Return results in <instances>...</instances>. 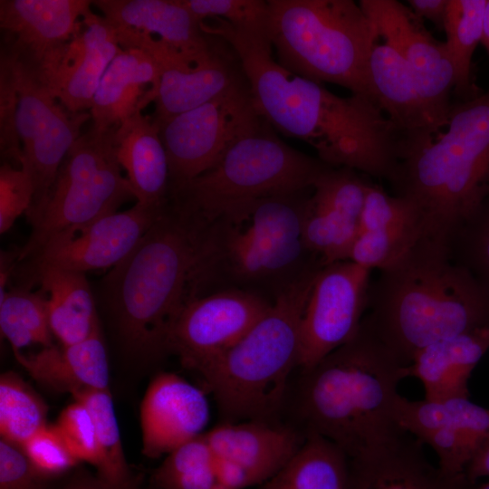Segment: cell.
<instances>
[{
    "mask_svg": "<svg viewBox=\"0 0 489 489\" xmlns=\"http://www.w3.org/2000/svg\"><path fill=\"white\" fill-rule=\"evenodd\" d=\"M0 330L14 354L34 344L53 345L44 293L26 288L7 291L0 299Z\"/></svg>",
    "mask_w": 489,
    "mask_h": 489,
    "instance_id": "34",
    "label": "cell"
},
{
    "mask_svg": "<svg viewBox=\"0 0 489 489\" xmlns=\"http://www.w3.org/2000/svg\"><path fill=\"white\" fill-rule=\"evenodd\" d=\"M273 302L238 289L197 297L183 308L175 321L168 340V354L199 373L243 338Z\"/></svg>",
    "mask_w": 489,
    "mask_h": 489,
    "instance_id": "15",
    "label": "cell"
},
{
    "mask_svg": "<svg viewBox=\"0 0 489 489\" xmlns=\"http://www.w3.org/2000/svg\"><path fill=\"white\" fill-rule=\"evenodd\" d=\"M446 126L406 152L388 181L417 209L424 236L446 244L489 197V89L452 104Z\"/></svg>",
    "mask_w": 489,
    "mask_h": 489,
    "instance_id": "5",
    "label": "cell"
},
{
    "mask_svg": "<svg viewBox=\"0 0 489 489\" xmlns=\"http://www.w3.org/2000/svg\"><path fill=\"white\" fill-rule=\"evenodd\" d=\"M487 0H448L444 30L445 42L454 71V92L459 101L483 93L475 83L472 58L482 42Z\"/></svg>",
    "mask_w": 489,
    "mask_h": 489,
    "instance_id": "32",
    "label": "cell"
},
{
    "mask_svg": "<svg viewBox=\"0 0 489 489\" xmlns=\"http://www.w3.org/2000/svg\"><path fill=\"white\" fill-rule=\"evenodd\" d=\"M50 479L31 464L23 448L0 440V489H47Z\"/></svg>",
    "mask_w": 489,
    "mask_h": 489,
    "instance_id": "49",
    "label": "cell"
},
{
    "mask_svg": "<svg viewBox=\"0 0 489 489\" xmlns=\"http://www.w3.org/2000/svg\"><path fill=\"white\" fill-rule=\"evenodd\" d=\"M210 20L204 30L234 50L256 111L274 130L305 141L331 168L388 181L404 139L377 103L357 94L338 96L287 71L273 57L265 33Z\"/></svg>",
    "mask_w": 489,
    "mask_h": 489,
    "instance_id": "1",
    "label": "cell"
},
{
    "mask_svg": "<svg viewBox=\"0 0 489 489\" xmlns=\"http://www.w3.org/2000/svg\"><path fill=\"white\" fill-rule=\"evenodd\" d=\"M302 239L273 241L244 225L210 221L202 274V296L225 289L254 292L271 301L287 286L323 267Z\"/></svg>",
    "mask_w": 489,
    "mask_h": 489,
    "instance_id": "10",
    "label": "cell"
},
{
    "mask_svg": "<svg viewBox=\"0 0 489 489\" xmlns=\"http://www.w3.org/2000/svg\"><path fill=\"white\" fill-rule=\"evenodd\" d=\"M423 443L406 432L370 453L349 459L347 489H473L465 474L451 475L427 458Z\"/></svg>",
    "mask_w": 489,
    "mask_h": 489,
    "instance_id": "22",
    "label": "cell"
},
{
    "mask_svg": "<svg viewBox=\"0 0 489 489\" xmlns=\"http://www.w3.org/2000/svg\"><path fill=\"white\" fill-rule=\"evenodd\" d=\"M473 489H489V481L479 486L475 484Z\"/></svg>",
    "mask_w": 489,
    "mask_h": 489,
    "instance_id": "54",
    "label": "cell"
},
{
    "mask_svg": "<svg viewBox=\"0 0 489 489\" xmlns=\"http://www.w3.org/2000/svg\"><path fill=\"white\" fill-rule=\"evenodd\" d=\"M263 121L245 80L158 125L168 158L169 187L185 184L212 168Z\"/></svg>",
    "mask_w": 489,
    "mask_h": 489,
    "instance_id": "11",
    "label": "cell"
},
{
    "mask_svg": "<svg viewBox=\"0 0 489 489\" xmlns=\"http://www.w3.org/2000/svg\"><path fill=\"white\" fill-rule=\"evenodd\" d=\"M204 436L215 458L238 466L250 486L274 475L306 437L288 422L264 420L221 422Z\"/></svg>",
    "mask_w": 489,
    "mask_h": 489,
    "instance_id": "21",
    "label": "cell"
},
{
    "mask_svg": "<svg viewBox=\"0 0 489 489\" xmlns=\"http://www.w3.org/2000/svg\"><path fill=\"white\" fill-rule=\"evenodd\" d=\"M42 398L15 373L0 378V433L3 439L23 445L47 425Z\"/></svg>",
    "mask_w": 489,
    "mask_h": 489,
    "instance_id": "36",
    "label": "cell"
},
{
    "mask_svg": "<svg viewBox=\"0 0 489 489\" xmlns=\"http://www.w3.org/2000/svg\"><path fill=\"white\" fill-rule=\"evenodd\" d=\"M60 489H120L110 485L97 475H90L87 473H80L72 476Z\"/></svg>",
    "mask_w": 489,
    "mask_h": 489,
    "instance_id": "52",
    "label": "cell"
},
{
    "mask_svg": "<svg viewBox=\"0 0 489 489\" xmlns=\"http://www.w3.org/2000/svg\"><path fill=\"white\" fill-rule=\"evenodd\" d=\"M138 109L114 131L116 158L127 173L136 202L162 206L168 200L169 169L159 129Z\"/></svg>",
    "mask_w": 489,
    "mask_h": 489,
    "instance_id": "27",
    "label": "cell"
},
{
    "mask_svg": "<svg viewBox=\"0 0 489 489\" xmlns=\"http://www.w3.org/2000/svg\"><path fill=\"white\" fill-rule=\"evenodd\" d=\"M22 448L34 467L50 480L80 463L69 449L55 424L43 427Z\"/></svg>",
    "mask_w": 489,
    "mask_h": 489,
    "instance_id": "45",
    "label": "cell"
},
{
    "mask_svg": "<svg viewBox=\"0 0 489 489\" xmlns=\"http://www.w3.org/2000/svg\"><path fill=\"white\" fill-rule=\"evenodd\" d=\"M113 25L158 36L187 65L205 63L227 45L207 34L178 0H95L91 2Z\"/></svg>",
    "mask_w": 489,
    "mask_h": 489,
    "instance_id": "19",
    "label": "cell"
},
{
    "mask_svg": "<svg viewBox=\"0 0 489 489\" xmlns=\"http://www.w3.org/2000/svg\"><path fill=\"white\" fill-rule=\"evenodd\" d=\"M349 458L334 443L306 435L295 455L256 489H347Z\"/></svg>",
    "mask_w": 489,
    "mask_h": 489,
    "instance_id": "30",
    "label": "cell"
},
{
    "mask_svg": "<svg viewBox=\"0 0 489 489\" xmlns=\"http://www.w3.org/2000/svg\"><path fill=\"white\" fill-rule=\"evenodd\" d=\"M265 34L287 71L373 102L369 60L377 33L351 0H267ZM379 105V104H378Z\"/></svg>",
    "mask_w": 489,
    "mask_h": 489,
    "instance_id": "7",
    "label": "cell"
},
{
    "mask_svg": "<svg viewBox=\"0 0 489 489\" xmlns=\"http://www.w3.org/2000/svg\"><path fill=\"white\" fill-rule=\"evenodd\" d=\"M17 72L11 53L1 47L0 55V155L2 164L22 168V145L17 131Z\"/></svg>",
    "mask_w": 489,
    "mask_h": 489,
    "instance_id": "42",
    "label": "cell"
},
{
    "mask_svg": "<svg viewBox=\"0 0 489 489\" xmlns=\"http://www.w3.org/2000/svg\"><path fill=\"white\" fill-rule=\"evenodd\" d=\"M411 226L422 229L415 206L407 199L394 194L389 195L379 185L369 181L360 219V230Z\"/></svg>",
    "mask_w": 489,
    "mask_h": 489,
    "instance_id": "43",
    "label": "cell"
},
{
    "mask_svg": "<svg viewBox=\"0 0 489 489\" xmlns=\"http://www.w3.org/2000/svg\"><path fill=\"white\" fill-rule=\"evenodd\" d=\"M359 224L310 200L302 239L323 265L348 261Z\"/></svg>",
    "mask_w": 489,
    "mask_h": 489,
    "instance_id": "38",
    "label": "cell"
},
{
    "mask_svg": "<svg viewBox=\"0 0 489 489\" xmlns=\"http://www.w3.org/2000/svg\"><path fill=\"white\" fill-rule=\"evenodd\" d=\"M209 221L168 198L133 250L105 278L108 303L127 348L145 359L168 354L183 308L202 295Z\"/></svg>",
    "mask_w": 489,
    "mask_h": 489,
    "instance_id": "3",
    "label": "cell"
},
{
    "mask_svg": "<svg viewBox=\"0 0 489 489\" xmlns=\"http://www.w3.org/2000/svg\"><path fill=\"white\" fill-rule=\"evenodd\" d=\"M329 168L283 142L264 120L212 168L169 187L168 197L206 221L240 223L254 202L312 189Z\"/></svg>",
    "mask_w": 489,
    "mask_h": 489,
    "instance_id": "8",
    "label": "cell"
},
{
    "mask_svg": "<svg viewBox=\"0 0 489 489\" xmlns=\"http://www.w3.org/2000/svg\"><path fill=\"white\" fill-rule=\"evenodd\" d=\"M368 184L353 169L330 167L315 182L312 200L360 225Z\"/></svg>",
    "mask_w": 489,
    "mask_h": 489,
    "instance_id": "41",
    "label": "cell"
},
{
    "mask_svg": "<svg viewBox=\"0 0 489 489\" xmlns=\"http://www.w3.org/2000/svg\"><path fill=\"white\" fill-rule=\"evenodd\" d=\"M424 236L420 227L360 230L348 261L372 271L388 269L398 263Z\"/></svg>",
    "mask_w": 489,
    "mask_h": 489,
    "instance_id": "40",
    "label": "cell"
},
{
    "mask_svg": "<svg viewBox=\"0 0 489 489\" xmlns=\"http://www.w3.org/2000/svg\"><path fill=\"white\" fill-rule=\"evenodd\" d=\"M115 129L91 124L72 146L43 206L30 221L32 233L18 260L32 257L53 235L117 212L135 198L116 158Z\"/></svg>",
    "mask_w": 489,
    "mask_h": 489,
    "instance_id": "9",
    "label": "cell"
},
{
    "mask_svg": "<svg viewBox=\"0 0 489 489\" xmlns=\"http://www.w3.org/2000/svg\"><path fill=\"white\" fill-rule=\"evenodd\" d=\"M2 46L13 56L17 72L16 125L22 168L29 175L34 191L26 212L30 222L43 206L65 156L91 113H72L59 105L37 67Z\"/></svg>",
    "mask_w": 489,
    "mask_h": 489,
    "instance_id": "12",
    "label": "cell"
},
{
    "mask_svg": "<svg viewBox=\"0 0 489 489\" xmlns=\"http://www.w3.org/2000/svg\"><path fill=\"white\" fill-rule=\"evenodd\" d=\"M55 426L76 459L96 467L99 461L97 431L89 409L75 400L61 412Z\"/></svg>",
    "mask_w": 489,
    "mask_h": 489,
    "instance_id": "46",
    "label": "cell"
},
{
    "mask_svg": "<svg viewBox=\"0 0 489 489\" xmlns=\"http://www.w3.org/2000/svg\"><path fill=\"white\" fill-rule=\"evenodd\" d=\"M359 4L378 36L404 60L436 129L446 127L455 71L445 42L436 40L423 20L398 1L361 0Z\"/></svg>",
    "mask_w": 489,
    "mask_h": 489,
    "instance_id": "14",
    "label": "cell"
},
{
    "mask_svg": "<svg viewBox=\"0 0 489 489\" xmlns=\"http://www.w3.org/2000/svg\"><path fill=\"white\" fill-rule=\"evenodd\" d=\"M80 30L67 43L45 82L62 105L72 113L91 109L100 82L120 53L114 26L91 9L82 16Z\"/></svg>",
    "mask_w": 489,
    "mask_h": 489,
    "instance_id": "20",
    "label": "cell"
},
{
    "mask_svg": "<svg viewBox=\"0 0 489 489\" xmlns=\"http://www.w3.org/2000/svg\"><path fill=\"white\" fill-rule=\"evenodd\" d=\"M312 189L264 197L249 206L245 227L263 238L288 242L302 239Z\"/></svg>",
    "mask_w": 489,
    "mask_h": 489,
    "instance_id": "35",
    "label": "cell"
},
{
    "mask_svg": "<svg viewBox=\"0 0 489 489\" xmlns=\"http://www.w3.org/2000/svg\"><path fill=\"white\" fill-rule=\"evenodd\" d=\"M469 481L476 484L482 477H489V444L480 450L465 469Z\"/></svg>",
    "mask_w": 489,
    "mask_h": 489,
    "instance_id": "51",
    "label": "cell"
},
{
    "mask_svg": "<svg viewBox=\"0 0 489 489\" xmlns=\"http://www.w3.org/2000/svg\"><path fill=\"white\" fill-rule=\"evenodd\" d=\"M152 481L157 489H216L215 456L204 434L168 454Z\"/></svg>",
    "mask_w": 489,
    "mask_h": 489,
    "instance_id": "37",
    "label": "cell"
},
{
    "mask_svg": "<svg viewBox=\"0 0 489 489\" xmlns=\"http://www.w3.org/2000/svg\"><path fill=\"white\" fill-rule=\"evenodd\" d=\"M166 203L156 206L136 202L128 210L63 229L53 235L30 257L33 265L82 273L113 268L133 250Z\"/></svg>",
    "mask_w": 489,
    "mask_h": 489,
    "instance_id": "16",
    "label": "cell"
},
{
    "mask_svg": "<svg viewBox=\"0 0 489 489\" xmlns=\"http://www.w3.org/2000/svg\"><path fill=\"white\" fill-rule=\"evenodd\" d=\"M369 72L379 106L405 141L400 157L435 138L439 130L429 116L407 64L378 34L370 52Z\"/></svg>",
    "mask_w": 489,
    "mask_h": 489,
    "instance_id": "23",
    "label": "cell"
},
{
    "mask_svg": "<svg viewBox=\"0 0 489 489\" xmlns=\"http://www.w3.org/2000/svg\"><path fill=\"white\" fill-rule=\"evenodd\" d=\"M34 268L46 297L53 335L62 346L89 338L100 325L85 273L46 265Z\"/></svg>",
    "mask_w": 489,
    "mask_h": 489,
    "instance_id": "28",
    "label": "cell"
},
{
    "mask_svg": "<svg viewBox=\"0 0 489 489\" xmlns=\"http://www.w3.org/2000/svg\"><path fill=\"white\" fill-rule=\"evenodd\" d=\"M396 417L400 427L416 436L436 428H449L472 438L481 448L489 444V409L468 399L411 401L401 395Z\"/></svg>",
    "mask_w": 489,
    "mask_h": 489,
    "instance_id": "31",
    "label": "cell"
},
{
    "mask_svg": "<svg viewBox=\"0 0 489 489\" xmlns=\"http://www.w3.org/2000/svg\"><path fill=\"white\" fill-rule=\"evenodd\" d=\"M488 350L489 327L446 338L417 352L408 374L422 382L427 400L468 398L471 373Z\"/></svg>",
    "mask_w": 489,
    "mask_h": 489,
    "instance_id": "26",
    "label": "cell"
},
{
    "mask_svg": "<svg viewBox=\"0 0 489 489\" xmlns=\"http://www.w3.org/2000/svg\"><path fill=\"white\" fill-rule=\"evenodd\" d=\"M209 420L203 390L171 372L150 382L140 406L142 453L149 458L168 455L199 436Z\"/></svg>",
    "mask_w": 489,
    "mask_h": 489,
    "instance_id": "18",
    "label": "cell"
},
{
    "mask_svg": "<svg viewBox=\"0 0 489 489\" xmlns=\"http://www.w3.org/2000/svg\"><path fill=\"white\" fill-rule=\"evenodd\" d=\"M199 20L219 18L232 25L265 33L268 3L264 0H178Z\"/></svg>",
    "mask_w": 489,
    "mask_h": 489,
    "instance_id": "44",
    "label": "cell"
},
{
    "mask_svg": "<svg viewBox=\"0 0 489 489\" xmlns=\"http://www.w3.org/2000/svg\"><path fill=\"white\" fill-rule=\"evenodd\" d=\"M245 80L239 59L228 43L205 63L194 67H164L154 101L152 120L158 126L201 106Z\"/></svg>",
    "mask_w": 489,
    "mask_h": 489,
    "instance_id": "24",
    "label": "cell"
},
{
    "mask_svg": "<svg viewBox=\"0 0 489 489\" xmlns=\"http://www.w3.org/2000/svg\"><path fill=\"white\" fill-rule=\"evenodd\" d=\"M89 0H1L3 44L47 73L81 30Z\"/></svg>",
    "mask_w": 489,
    "mask_h": 489,
    "instance_id": "17",
    "label": "cell"
},
{
    "mask_svg": "<svg viewBox=\"0 0 489 489\" xmlns=\"http://www.w3.org/2000/svg\"><path fill=\"white\" fill-rule=\"evenodd\" d=\"M160 76V66L151 55L139 49L121 48L107 68L94 95L91 124L100 129L115 128L118 109L130 97L141 95L140 88L144 84L149 83L151 87L141 97V102L146 106L155 101Z\"/></svg>",
    "mask_w": 489,
    "mask_h": 489,
    "instance_id": "29",
    "label": "cell"
},
{
    "mask_svg": "<svg viewBox=\"0 0 489 489\" xmlns=\"http://www.w3.org/2000/svg\"><path fill=\"white\" fill-rule=\"evenodd\" d=\"M433 448L438 457V467L446 474H465L472 459L481 450L469 436L449 428H436L415 436Z\"/></svg>",
    "mask_w": 489,
    "mask_h": 489,
    "instance_id": "47",
    "label": "cell"
},
{
    "mask_svg": "<svg viewBox=\"0 0 489 489\" xmlns=\"http://www.w3.org/2000/svg\"><path fill=\"white\" fill-rule=\"evenodd\" d=\"M408 3L418 18L444 29L448 0H408Z\"/></svg>",
    "mask_w": 489,
    "mask_h": 489,
    "instance_id": "50",
    "label": "cell"
},
{
    "mask_svg": "<svg viewBox=\"0 0 489 489\" xmlns=\"http://www.w3.org/2000/svg\"><path fill=\"white\" fill-rule=\"evenodd\" d=\"M481 43L484 44L489 53V0H487L484 13V32Z\"/></svg>",
    "mask_w": 489,
    "mask_h": 489,
    "instance_id": "53",
    "label": "cell"
},
{
    "mask_svg": "<svg viewBox=\"0 0 489 489\" xmlns=\"http://www.w3.org/2000/svg\"><path fill=\"white\" fill-rule=\"evenodd\" d=\"M370 274L351 261L319 270L301 323L300 370L314 366L357 333L368 307Z\"/></svg>",
    "mask_w": 489,
    "mask_h": 489,
    "instance_id": "13",
    "label": "cell"
},
{
    "mask_svg": "<svg viewBox=\"0 0 489 489\" xmlns=\"http://www.w3.org/2000/svg\"><path fill=\"white\" fill-rule=\"evenodd\" d=\"M451 259L489 293V197L450 235Z\"/></svg>",
    "mask_w": 489,
    "mask_h": 489,
    "instance_id": "39",
    "label": "cell"
},
{
    "mask_svg": "<svg viewBox=\"0 0 489 489\" xmlns=\"http://www.w3.org/2000/svg\"><path fill=\"white\" fill-rule=\"evenodd\" d=\"M14 355L35 381L54 391L73 396L90 389H109L108 357L100 326L81 342Z\"/></svg>",
    "mask_w": 489,
    "mask_h": 489,
    "instance_id": "25",
    "label": "cell"
},
{
    "mask_svg": "<svg viewBox=\"0 0 489 489\" xmlns=\"http://www.w3.org/2000/svg\"><path fill=\"white\" fill-rule=\"evenodd\" d=\"M91 412L97 431L99 461L97 475L120 489H136L128 466L120 428L109 389H90L72 396Z\"/></svg>",
    "mask_w": 489,
    "mask_h": 489,
    "instance_id": "33",
    "label": "cell"
},
{
    "mask_svg": "<svg viewBox=\"0 0 489 489\" xmlns=\"http://www.w3.org/2000/svg\"><path fill=\"white\" fill-rule=\"evenodd\" d=\"M319 270L283 290L243 338L198 373L222 422L282 421L299 369L302 319Z\"/></svg>",
    "mask_w": 489,
    "mask_h": 489,
    "instance_id": "6",
    "label": "cell"
},
{
    "mask_svg": "<svg viewBox=\"0 0 489 489\" xmlns=\"http://www.w3.org/2000/svg\"><path fill=\"white\" fill-rule=\"evenodd\" d=\"M292 380L283 417L306 436L361 457L405 431L396 417L399 381L408 377L362 322L354 337Z\"/></svg>",
    "mask_w": 489,
    "mask_h": 489,
    "instance_id": "2",
    "label": "cell"
},
{
    "mask_svg": "<svg viewBox=\"0 0 489 489\" xmlns=\"http://www.w3.org/2000/svg\"><path fill=\"white\" fill-rule=\"evenodd\" d=\"M379 272L362 322L403 366L434 342L489 327V293L451 259L445 243L422 236Z\"/></svg>",
    "mask_w": 489,
    "mask_h": 489,
    "instance_id": "4",
    "label": "cell"
},
{
    "mask_svg": "<svg viewBox=\"0 0 489 489\" xmlns=\"http://www.w3.org/2000/svg\"><path fill=\"white\" fill-rule=\"evenodd\" d=\"M29 175L20 168L2 164L0 168V233L8 231L15 220L26 214L34 197Z\"/></svg>",
    "mask_w": 489,
    "mask_h": 489,
    "instance_id": "48",
    "label": "cell"
}]
</instances>
